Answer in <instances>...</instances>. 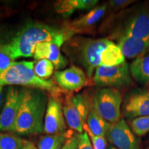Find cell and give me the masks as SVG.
Here are the masks:
<instances>
[{"label":"cell","mask_w":149,"mask_h":149,"mask_svg":"<svg viewBox=\"0 0 149 149\" xmlns=\"http://www.w3.org/2000/svg\"><path fill=\"white\" fill-rule=\"evenodd\" d=\"M51 53V42H41L36 46L34 53V59L35 60L48 59Z\"/></svg>","instance_id":"cell-26"},{"label":"cell","mask_w":149,"mask_h":149,"mask_svg":"<svg viewBox=\"0 0 149 149\" xmlns=\"http://www.w3.org/2000/svg\"><path fill=\"white\" fill-rule=\"evenodd\" d=\"M71 55L84 67L89 78L92 77L96 68L101 65L100 57L102 51L113 42L107 38H81L72 41ZM70 47V46H69Z\"/></svg>","instance_id":"cell-4"},{"label":"cell","mask_w":149,"mask_h":149,"mask_svg":"<svg viewBox=\"0 0 149 149\" xmlns=\"http://www.w3.org/2000/svg\"><path fill=\"white\" fill-rule=\"evenodd\" d=\"M111 149H116V148H111Z\"/></svg>","instance_id":"cell-34"},{"label":"cell","mask_w":149,"mask_h":149,"mask_svg":"<svg viewBox=\"0 0 149 149\" xmlns=\"http://www.w3.org/2000/svg\"><path fill=\"white\" fill-rule=\"evenodd\" d=\"M110 125L111 124L102 118L92 107L87 117L86 124L84 126V130L95 136L105 137Z\"/></svg>","instance_id":"cell-17"},{"label":"cell","mask_w":149,"mask_h":149,"mask_svg":"<svg viewBox=\"0 0 149 149\" xmlns=\"http://www.w3.org/2000/svg\"><path fill=\"white\" fill-rule=\"evenodd\" d=\"M79 133H72L70 132L68 138L61 149H77L79 142Z\"/></svg>","instance_id":"cell-28"},{"label":"cell","mask_w":149,"mask_h":149,"mask_svg":"<svg viewBox=\"0 0 149 149\" xmlns=\"http://www.w3.org/2000/svg\"><path fill=\"white\" fill-rule=\"evenodd\" d=\"M48 101V96L43 90L24 88L23 100L13 133L26 136L44 133V117Z\"/></svg>","instance_id":"cell-2"},{"label":"cell","mask_w":149,"mask_h":149,"mask_svg":"<svg viewBox=\"0 0 149 149\" xmlns=\"http://www.w3.org/2000/svg\"><path fill=\"white\" fill-rule=\"evenodd\" d=\"M60 44L57 43H51V53L48 60L51 61L55 69L59 70L64 68L68 64V61L61 55L60 52Z\"/></svg>","instance_id":"cell-22"},{"label":"cell","mask_w":149,"mask_h":149,"mask_svg":"<svg viewBox=\"0 0 149 149\" xmlns=\"http://www.w3.org/2000/svg\"><path fill=\"white\" fill-rule=\"evenodd\" d=\"M70 132L59 135L43 136L37 143L38 149H61L69 135Z\"/></svg>","instance_id":"cell-20"},{"label":"cell","mask_w":149,"mask_h":149,"mask_svg":"<svg viewBox=\"0 0 149 149\" xmlns=\"http://www.w3.org/2000/svg\"><path fill=\"white\" fill-rule=\"evenodd\" d=\"M106 137L118 149H140L138 141L123 119L111 124Z\"/></svg>","instance_id":"cell-11"},{"label":"cell","mask_w":149,"mask_h":149,"mask_svg":"<svg viewBox=\"0 0 149 149\" xmlns=\"http://www.w3.org/2000/svg\"><path fill=\"white\" fill-rule=\"evenodd\" d=\"M54 79L59 88L67 91H78L87 84L88 79L81 68L72 66L64 70L56 71Z\"/></svg>","instance_id":"cell-12"},{"label":"cell","mask_w":149,"mask_h":149,"mask_svg":"<svg viewBox=\"0 0 149 149\" xmlns=\"http://www.w3.org/2000/svg\"><path fill=\"white\" fill-rule=\"evenodd\" d=\"M149 41V10L141 8L128 17L123 24L120 35Z\"/></svg>","instance_id":"cell-9"},{"label":"cell","mask_w":149,"mask_h":149,"mask_svg":"<svg viewBox=\"0 0 149 149\" xmlns=\"http://www.w3.org/2000/svg\"><path fill=\"white\" fill-rule=\"evenodd\" d=\"M135 2V1L131 0H112L109 1V4L111 8L114 10H120V9L126 8L128 6Z\"/></svg>","instance_id":"cell-30"},{"label":"cell","mask_w":149,"mask_h":149,"mask_svg":"<svg viewBox=\"0 0 149 149\" xmlns=\"http://www.w3.org/2000/svg\"><path fill=\"white\" fill-rule=\"evenodd\" d=\"M132 77L144 84H149V53L134 59L129 66Z\"/></svg>","instance_id":"cell-18"},{"label":"cell","mask_w":149,"mask_h":149,"mask_svg":"<svg viewBox=\"0 0 149 149\" xmlns=\"http://www.w3.org/2000/svg\"><path fill=\"white\" fill-rule=\"evenodd\" d=\"M107 8V6L106 4L95 7L85 15L70 22L68 25L67 29L73 33L74 32H77V31H86V30L89 29L94 25H95L101 19L102 17L105 14Z\"/></svg>","instance_id":"cell-15"},{"label":"cell","mask_w":149,"mask_h":149,"mask_svg":"<svg viewBox=\"0 0 149 149\" xmlns=\"http://www.w3.org/2000/svg\"><path fill=\"white\" fill-rule=\"evenodd\" d=\"M27 141L17 135L0 133V149H22Z\"/></svg>","instance_id":"cell-21"},{"label":"cell","mask_w":149,"mask_h":149,"mask_svg":"<svg viewBox=\"0 0 149 149\" xmlns=\"http://www.w3.org/2000/svg\"><path fill=\"white\" fill-rule=\"evenodd\" d=\"M24 94V88L19 89L12 86L8 88L6 102L0 114V132H14Z\"/></svg>","instance_id":"cell-8"},{"label":"cell","mask_w":149,"mask_h":149,"mask_svg":"<svg viewBox=\"0 0 149 149\" xmlns=\"http://www.w3.org/2000/svg\"><path fill=\"white\" fill-rule=\"evenodd\" d=\"M117 46L128 59H135L149 53V41L138 40L127 35L119 36Z\"/></svg>","instance_id":"cell-14"},{"label":"cell","mask_w":149,"mask_h":149,"mask_svg":"<svg viewBox=\"0 0 149 149\" xmlns=\"http://www.w3.org/2000/svg\"><path fill=\"white\" fill-rule=\"evenodd\" d=\"M3 102V86H0V114H1V106H2Z\"/></svg>","instance_id":"cell-32"},{"label":"cell","mask_w":149,"mask_h":149,"mask_svg":"<svg viewBox=\"0 0 149 149\" xmlns=\"http://www.w3.org/2000/svg\"><path fill=\"white\" fill-rule=\"evenodd\" d=\"M54 66L51 61L44 59L37 61L34 65V71L39 77L46 79L53 73Z\"/></svg>","instance_id":"cell-23"},{"label":"cell","mask_w":149,"mask_h":149,"mask_svg":"<svg viewBox=\"0 0 149 149\" xmlns=\"http://www.w3.org/2000/svg\"><path fill=\"white\" fill-rule=\"evenodd\" d=\"M73 34L68 29H57L45 24L31 23L22 28L8 44L13 59L30 57L34 55L39 43L53 42L62 45Z\"/></svg>","instance_id":"cell-1"},{"label":"cell","mask_w":149,"mask_h":149,"mask_svg":"<svg viewBox=\"0 0 149 149\" xmlns=\"http://www.w3.org/2000/svg\"><path fill=\"white\" fill-rule=\"evenodd\" d=\"M96 4L95 0H61L55 3V8L58 13L69 15L77 9L92 10Z\"/></svg>","instance_id":"cell-16"},{"label":"cell","mask_w":149,"mask_h":149,"mask_svg":"<svg viewBox=\"0 0 149 149\" xmlns=\"http://www.w3.org/2000/svg\"><path fill=\"white\" fill-rule=\"evenodd\" d=\"M89 136V138L93 144V149H106L107 146V141L105 137L95 136L90 132H86Z\"/></svg>","instance_id":"cell-27"},{"label":"cell","mask_w":149,"mask_h":149,"mask_svg":"<svg viewBox=\"0 0 149 149\" xmlns=\"http://www.w3.org/2000/svg\"><path fill=\"white\" fill-rule=\"evenodd\" d=\"M100 61L102 66H117L125 62V57L117 44L112 42L102 51Z\"/></svg>","instance_id":"cell-19"},{"label":"cell","mask_w":149,"mask_h":149,"mask_svg":"<svg viewBox=\"0 0 149 149\" xmlns=\"http://www.w3.org/2000/svg\"><path fill=\"white\" fill-rule=\"evenodd\" d=\"M77 149H93L89 136L86 132L80 134Z\"/></svg>","instance_id":"cell-29"},{"label":"cell","mask_w":149,"mask_h":149,"mask_svg":"<svg viewBox=\"0 0 149 149\" xmlns=\"http://www.w3.org/2000/svg\"><path fill=\"white\" fill-rule=\"evenodd\" d=\"M122 103V94L117 89L103 88L95 94L92 107L102 118L113 124L120 120Z\"/></svg>","instance_id":"cell-5"},{"label":"cell","mask_w":149,"mask_h":149,"mask_svg":"<svg viewBox=\"0 0 149 149\" xmlns=\"http://www.w3.org/2000/svg\"><path fill=\"white\" fill-rule=\"evenodd\" d=\"M130 127L135 135H145L149 132V115L136 117L130 122Z\"/></svg>","instance_id":"cell-24"},{"label":"cell","mask_w":149,"mask_h":149,"mask_svg":"<svg viewBox=\"0 0 149 149\" xmlns=\"http://www.w3.org/2000/svg\"><path fill=\"white\" fill-rule=\"evenodd\" d=\"M15 62L8 44H0V73L8 68Z\"/></svg>","instance_id":"cell-25"},{"label":"cell","mask_w":149,"mask_h":149,"mask_svg":"<svg viewBox=\"0 0 149 149\" xmlns=\"http://www.w3.org/2000/svg\"><path fill=\"white\" fill-rule=\"evenodd\" d=\"M123 112L129 119L149 115V95L144 91L130 94L124 101Z\"/></svg>","instance_id":"cell-13"},{"label":"cell","mask_w":149,"mask_h":149,"mask_svg":"<svg viewBox=\"0 0 149 149\" xmlns=\"http://www.w3.org/2000/svg\"><path fill=\"white\" fill-rule=\"evenodd\" d=\"M90 110L88 102L82 95H73L70 93L65 97L63 106L65 120L69 127L77 133H83Z\"/></svg>","instance_id":"cell-6"},{"label":"cell","mask_w":149,"mask_h":149,"mask_svg":"<svg viewBox=\"0 0 149 149\" xmlns=\"http://www.w3.org/2000/svg\"><path fill=\"white\" fill-rule=\"evenodd\" d=\"M34 61H21L15 62L4 71L0 73V86L19 85L48 91L51 95L57 98L61 89L57 87L52 79L39 77L34 71Z\"/></svg>","instance_id":"cell-3"},{"label":"cell","mask_w":149,"mask_h":149,"mask_svg":"<svg viewBox=\"0 0 149 149\" xmlns=\"http://www.w3.org/2000/svg\"><path fill=\"white\" fill-rule=\"evenodd\" d=\"M93 79L100 86L113 88L126 87L132 84L129 66L126 61L114 66L100 65L96 68Z\"/></svg>","instance_id":"cell-7"},{"label":"cell","mask_w":149,"mask_h":149,"mask_svg":"<svg viewBox=\"0 0 149 149\" xmlns=\"http://www.w3.org/2000/svg\"><path fill=\"white\" fill-rule=\"evenodd\" d=\"M144 93H146L147 95H149V87L146 89V91H144Z\"/></svg>","instance_id":"cell-33"},{"label":"cell","mask_w":149,"mask_h":149,"mask_svg":"<svg viewBox=\"0 0 149 149\" xmlns=\"http://www.w3.org/2000/svg\"><path fill=\"white\" fill-rule=\"evenodd\" d=\"M22 149H38L35 146V145L32 142H30V141H27L26 144H25V146H24V148Z\"/></svg>","instance_id":"cell-31"},{"label":"cell","mask_w":149,"mask_h":149,"mask_svg":"<svg viewBox=\"0 0 149 149\" xmlns=\"http://www.w3.org/2000/svg\"><path fill=\"white\" fill-rule=\"evenodd\" d=\"M148 149H149V146H148Z\"/></svg>","instance_id":"cell-35"},{"label":"cell","mask_w":149,"mask_h":149,"mask_svg":"<svg viewBox=\"0 0 149 149\" xmlns=\"http://www.w3.org/2000/svg\"><path fill=\"white\" fill-rule=\"evenodd\" d=\"M63 112V106L58 98L50 96L44 117V133L59 135L66 133V125Z\"/></svg>","instance_id":"cell-10"}]
</instances>
